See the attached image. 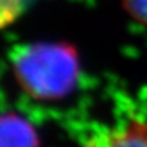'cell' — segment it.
Masks as SVG:
<instances>
[{
    "label": "cell",
    "mask_w": 147,
    "mask_h": 147,
    "mask_svg": "<svg viewBox=\"0 0 147 147\" xmlns=\"http://www.w3.org/2000/svg\"><path fill=\"white\" fill-rule=\"evenodd\" d=\"M12 65L21 88L40 101L67 96L80 72L78 52L65 41L21 45L13 51Z\"/></svg>",
    "instance_id": "obj_1"
},
{
    "label": "cell",
    "mask_w": 147,
    "mask_h": 147,
    "mask_svg": "<svg viewBox=\"0 0 147 147\" xmlns=\"http://www.w3.org/2000/svg\"><path fill=\"white\" fill-rule=\"evenodd\" d=\"M0 147H39V138L25 119L16 114H1Z\"/></svg>",
    "instance_id": "obj_2"
},
{
    "label": "cell",
    "mask_w": 147,
    "mask_h": 147,
    "mask_svg": "<svg viewBox=\"0 0 147 147\" xmlns=\"http://www.w3.org/2000/svg\"><path fill=\"white\" fill-rule=\"evenodd\" d=\"M88 147H147V125L132 121L119 132L90 143Z\"/></svg>",
    "instance_id": "obj_3"
},
{
    "label": "cell",
    "mask_w": 147,
    "mask_h": 147,
    "mask_svg": "<svg viewBox=\"0 0 147 147\" xmlns=\"http://www.w3.org/2000/svg\"><path fill=\"white\" fill-rule=\"evenodd\" d=\"M22 12V0H0V30L13 23Z\"/></svg>",
    "instance_id": "obj_4"
},
{
    "label": "cell",
    "mask_w": 147,
    "mask_h": 147,
    "mask_svg": "<svg viewBox=\"0 0 147 147\" xmlns=\"http://www.w3.org/2000/svg\"><path fill=\"white\" fill-rule=\"evenodd\" d=\"M121 3L134 20L147 25V0H121Z\"/></svg>",
    "instance_id": "obj_5"
}]
</instances>
